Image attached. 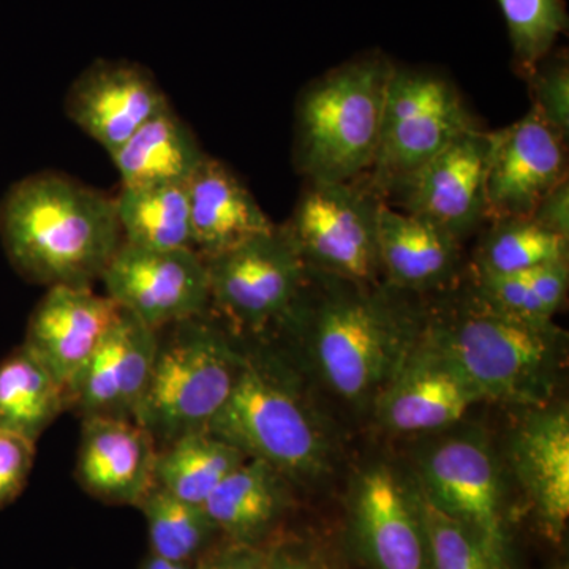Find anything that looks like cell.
<instances>
[{"label": "cell", "mask_w": 569, "mask_h": 569, "mask_svg": "<svg viewBox=\"0 0 569 569\" xmlns=\"http://www.w3.org/2000/svg\"><path fill=\"white\" fill-rule=\"evenodd\" d=\"M0 242L28 282L92 287L123 238L114 198L70 176L43 171L3 194Z\"/></svg>", "instance_id": "6da1fadb"}, {"label": "cell", "mask_w": 569, "mask_h": 569, "mask_svg": "<svg viewBox=\"0 0 569 569\" xmlns=\"http://www.w3.org/2000/svg\"><path fill=\"white\" fill-rule=\"evenodd\" d=\"M323 276V293L310 306L305 295L288 321L305 329L307 353L332 395L350 406L373 407L418 342L425 313L380 284Z\"/></svg>", "instance_id": "7a4b0ae2"}, {"label": "cell", "mask_w": 569, "mask_h": 569, "mask_svg": "<svg viewBox=\"0 0 569 569\" xmlns=\"http://www.w3.org/2000/svg\"><path fill=\"white\" fill-rule=\"evenodd\" d=\"M422 329L485 400L523 408L552 402L563 372L567 335L542 318L512 316L473 290L426 317Z\"/></svg>", "instance_id": "3957f363"}, {"label": "cell", "mask_w": 569, "mask_h": 569, "mask_svg": "<svg viewBox=\"0 0 569 569\" xmlns=\"http://www.w3.org/2000/svg\"><path fill=\"white\" fill-rule=\"evenodd\" d=\"M392 67L381 56H366L328 71L301 93L295 162L307 182H350L369 173Z\"/></svg>", "instance_id": "277c9868"}, {"label": "cell", "mask_w": 569, "mask_h": 569, "mask_svg": "<svg viewBox=\"0 0 569 569\" xmlns=\"http://www.w3.org/2000/svg\"><path fill=\"white\" fill-rule=\"evenodd\" d=\"M157 335L151 378L134 421L162 448L209 429L238 383L246 355L206 313Z\"/></svg>", "instance_id": "5b68a950"}, {"label": "cell", "mask_w": 569, "mask_h": 569, "mask_svg": "<svg viewBox=\"0 0 569 569\" xmlns=\"http://www.w3.org/2000/svg\"><path fill=\"white\" fill-rule=\"evenodd\" d=\"M208 430L287 479L316 478L328 468L320 418L291 373L269 359L246 355L238 383Z\"/></svg>", "instance_id": "8992f818"}, {"label": "cell", "mask_w": 569, "mask_h": 569, "mask_svg": "<svg viewBox=\"0 0 569 569\" xmlns=\"http://www.w3.org/2000/svg\"><path fill=\"white\" fill-rule=\"evenodd\" d=\"M447 78L392 67L369 187L381 201L460 134L478 129Z\"/></svg>", "instance_id": "52a82bcc"}, {"label": "cell", "mask_w": 569, "mask_h": 569, "mask_svg": "<svg viewBox=\"0 0 569 569\" xmlns=\"http://www.w3.org/2000/svg\"><path fill=\"white\" fill-rule=\"evenodd\" d=\"M211 307L244 332L287 323L309 287L310 269L283 227L206 258Z\"/></svg>", "instance_id": "ba28073f"}, {"label": "cell", "mask_w": 569, "mask_h": 569, "mask_svg": "<svg viewBox=\"0 0 569 569\" xmlns=\"http://www.w3.org/2000/svg\"><path fill=\"white\" fill-rule=\"evenodd\" d=\"M369 183L307 182L283 224L312 271L359 284H378V209Z\"/></svg>", "instance_id": "9c48e42d"}, {"label": "cell", "mask_w": 569, "mask_h": 569, "mask_svg": "<svg viewBox=\"0 0 569 569\" xmlns=\"http://www.w3.org/2000/svg\"><path fill=\"white\" fill-rule=\"evenodd\" d=\"M418 467V489L509 565L503 478L485 433L471 429L441 437L422 452Z\"/></svg>", "instance_id": "30bf717a"}, {"label": "cell", "mask_w": 569, "mask_h": 569, "mask_svg": "<svg viewBox=\"0 0 569 569\" xmlns=\"http://www.w3.org/2000/svg\"><path fill=\"white\" fill-rule=\"evenodd\" d=\"M119 309L160 331L211 307L206 260L194 249H146L122 242L102 276Z\"/></svg>", "instance_id": "8fae6325"}, {"label": "cell", "mask_w": 569, "mask_h": 569, "mask_svg": "<svg viewBox=\"0 0 569 569\" xmlns=\"http://www.w3.org/2000/svg\"><path fill=\"white\" fill-rule=\"evenodd\" d=\"M479 402L485 399L470 378L422 329L418 342L378 396L373 411L389 432L417 436L458 426Z\"/></svg>", "instance_id": "7c38bea8"}, {"label": "cell", "mask_w": 569, "mask_h": 569, "mask_svg": "<svg viewBox=\"0 0 569 569\" xmlns=\"http://www.w3.org/2000/svg\"><path fill=\"white\" fill-rule=\"evenodd\" d=\"M567 142L531 108L519 121L488 132L486 219L529 217L568 179Z\"/></svg>", "instance_id": "4fadbf2b"}, {"label": "cell", "mask_w": 569, "mask_h": 569, "mask_svg": "<svg viewBox=\"0 0 569 569\" xmlns=\"http://www.w3.org/2000/svg\"><path fill=\"white\" fill-rule=\"evenodd\" d=\"M488 132L460 134L397 186L400 209L466 241L486 219Z\"/></svg>", "instance_id": "5bb4252c"}, {"label": "cell", "mask_w": 569, "mask_h": 569, "mask_svg": "<svg viewBox=\"0 0 569 569\" xmlns=\"http://www.w3.org/2000/svg\"><path fill=\"white\" fill-rule=\"evenodd\" d=\"M350 522L370 569H430L413 482L395 468L373 463L355 478Z\"/></svg>", "instance_id": "9a60e30c"}, {"label": "cell", "mask_w": 569, "mask_h": 569, "mask_svg": "<svg viewBox=\"0 0 569 569\" xmlns=\"http://www.w3.org/2000/svg\"><path fill=\"white\" fill-rule=\"evenodd\" d=\"M171 103L156 77L137 62L99 59L71 82L66 114L110 153Z\"/></svg>", "instance_id": "2e32d148"}, {"label": "cell", "mask_w": 569, "mask_h": 569, "mask_svg": "<svg viewBox=\"0 0 569 569\" xmlns=\"http://www.w3.org/2000/svg\"><path fill=\"white\" fill-rule=\"evenodd\" d=\"M159 335L119 313L96 353L67 388V408L86 418H137L148 389Z\"/></svg>", "instance_id": "e0dca14e"}, {"label": "cell", "mask_w": 569, "mask_h": 569, "mask_svg": "<svg viewBox=\"0 0 569 569\" xmlns=\"http://www.w3.org/2000/svg\"><path fill=\"white\" fill-rule=\"evenodd\" d=\"M509 459L549 541L560 542L569 519V413L565 403L526 408L512 430Z\"/></svg>", "instance_id": "ac0fdd59"}, {"label": "cell", "mask_w": 569, "mask_h": 569, "mask_svg": "<svg viewBox=\"0 0 569 569\" xmlns=\"http://www.w3.org/2000/svg\"><path fill=\"white\" fill-rule=\"evenodd\" d=\"M119 313V306L107 295L93 293L92 287H50L32 310L22 346L67 392Z\"/></svg>", "instance_id": "d6986e66"}, {"label": "cell", "mask_w": 569, "mask_h": 569, "mask_svg": "<svg viewBox=\"0 0 569 569\" xmlns=\"http://www.w3.org/2000/svg\"><path fill=\"white\" fill-rule=\"evenodd\" d=\"M157 452L151 433L132 419H82L78 482L103 503L138 507L153 486Z\"/></svg>", "instance_id": "ffe728a7"}, {"label": "cell", "mask_w": 569, "mask_h": 569, "mask_svg": "<svg viewBox=\"0 0 569 569\" xmlns=\"http://www.w3.org/2000/svg\"><path fill=\"white\" fill-rule=\"evenodd\" d=\"M462 241L421 217L381 203L378 252L381 276L396 291L429 293L458 279Z\"/></svg>", "instance_id": "44dd1931"}, {"label": "cell", "mask_w": 569, "mask_h": 569, "mask_svg": "<svg viewBox=\"0 0 569 569\" xmlns=\"http://www.w3.org/2000/svg\"><path fill=\"white\" fill-rule=\"evenodd\" d=\"M187 194L192 246L204 260L276 228L241 179L211 156L187 183Z\"/></svg>", "instance_id": "7402d4cb"}, {"label": "cell", "mask_w": 569, "mask_h": 569, "mask_svg": "<svg viewBox=\"0 0 569 569\" xmlns=\"http://www.w3.org/2000/svg\"><path fill=\"white\" fill-rule=\"evenodd\" d=\"M287 478L263 460L247 458L204 501L220 537L236 545H266L287 508Z\"/></svg>", "instance_id": "603a6c76"}, {"label": "cell", "mask_w": 569, "mask_h": 569, "mask_svg": "<svg viewBox=\"0 0 569 569\" xmlns=\"http://www.w3.org/2000/svg\"><path fill=\"white\" fill-rule=\"evenodd\" d=\"M122 187L187 186L208 153L192 129L167 108L110 153Z\"/></svg>", "instance_id": "cb8c5ba5"}, {"label": "cell", "mask_w": 569, "mask_h": 569, "mask_svg": "<svg viewBox=\"0 0 569 569\" xmlns=\"http://www.w3.org/2000/svg\"><path fill=\"white\" fill-rule=\"evenodd\" d=\"M66 408V388L28 348L0 361V430L37 443Z\"/></svg>", "instance_id": "d4e9b609"}, {"label": "cell", "mask_w": 569, "mask_h": 569, "mask_svg": "<svg viewBox=\"0 0 569 569\" xmlns=\"http://www.w3.org/2000/svg\"><path fill=\"white\" fill-rule=\"evenodd\" d=\"M246 456L209 430L187 433L159 448L153 482L189 503L201 505Z\"/></svg>", "instance_id": "484cf974"}, {"label": "cell", "mask_w": 569, "mask_h": 569, "mask_svg": "<svg viewBox=\"0 0 569 569\" xmlns=\"http://www.w3.org/2000/svg\"><path fill=\"white\" fill-rule=\"evenodd\" d=\"M114 204L127 244L193 249L187 186L122 187Z\"/></svg>", "instance_id": "4316f807"}, {"label": "cell", "mask_w": 569, "mask_h": 569, "mask_svg": "<svg viewBox=\"0 0 569 569\" xmlns=\"http://www.w3.org/2000/svg\"><path fill=\"white\" fill-rule=\"evenodd\" d=\"M148 522L152 556L193 565L220 537L201 505L189 503L153 482L138 507Z\"/></svg>", "instance_id": "83f0119b"}, {"label": "cell", "mask_w": 569, "mask_h": 569, "mask_svg": "<svg viewBox=\"0 0 569 569\" xmlns=\"http://www.w3.org/2000/svg\"><path fill=\"white\" fill-rule=\"evenodd\" d=\"M492 222L479 244L475 271L522 274L539 266L568 261L569 239L550 233L531 217Z\"/></svg>", "instance_id": "f1b7e54d"}, {"label": "cell", "mask_w": 569, "mask_h": 569, "mask_svg": "<svg viewBox=\"0 0 569 569\" xmlns=\"http://www.w3.org/2000/svg\"><path fill=\"white\" fill-rule=\"evenodd\" d=\"M507 21L516 67L529 78L568 29L565 0H498Z\"/></svg>", "instance_id": "f546056e"}, {"label": "cell", "mask_w": 569, "mask_h": 569, "mask_svg": "<svg viewBox=\"0 0 569 569\" xmlns=\"http://www.w3.org/2000/svg\"><path fill=\"white\" fill-rule=\"evenodd\" d=\"M430 569H509L468 527L437 508L415 485Z\"/></svg>", "instance_id": "4dcf8cb0"}, {"label": "cell", "mask_w": 569, "mask_h": 569, "mask_svg": "<svg viewBox=\"0 0 569 569\" xmlns=\"http://www.w3.org/2000/svg\"><path fill=\"white\" fill-rule=\"evenodd\" d=\"M530 82L533 104L531 110L541 116L550 129L568 141L569 137V69L563 59H545L533 73L527 78Z\"/></svg>", "instance_id": "1f68e13d"}, {"label": "cell", "mask_w": 569, "mask_h": 569, "mask_svg": "<svg viewBox=\"0 0 569 569\" xmlns=\"http://www.w3.org/2000/svg\"><path fill=\"white\" fill-rule=\"evenodd\" d=\"M36 445L28 438L0 430V508L13 503L28 486Z\"/></svg>", "instance_id": "d6a6232c"}, {"label": "cell", "mask_w": 569, "mask_h": 569, "mask_svg": "<svg viewBox=\"0 0 569 569\" xmlns=\"http://www.w3.org/2000/svg\"><path fill=\"white\" fill-rule=\"evenodd\" d=\"M274 542L236 545L224 541V545L213 546L200 560L194 561L192 569H268Z\"/></svg>", "instance_id": "836d02e7"}, {"label": "cell", "mask_w": 569, "mask_h": 569, "mask_svg": "<svg viewBox=\"0 0 569 569\" xmlns=\"http://www.w3.org/2000/svg\"><path fill=\"white\" fill-rule=\"evenodd\" d=\"M550 317L563 306L569 284L568 261L539 266L522 272Z\"/></svg>", "instance_id": "e575fe53"}, {"label": "cell", "mask_w": 569, "mask_h": 569, "mask_svg": "<svg viewBox=\"0 0 569 569\" xmlns=\"http://www.w3.org/2000/svg\"><path fill=\"white\" fill-rule=\"evenodd\" d=\"M531 219L550 233L569 239V183L568 179L557 183L530 213Z\"/></svg>", "instance_id": "d590c367"}, {"label": "cell", "mask_w": 569, "mask_h": 569, "mask_svg": "<svg viewBox=\"0 0 569 569\" xmlns=\"http://www.w3.org/2000/svg\"><path fill=\"white\" fill-rule=\"evenodd\" d=\"M268 569H331L317 550L296 542L276 541Z\"/></svg>", "instance_id": "8d00e7d4"}, {"label": "cell", "mask_w": 569, "mask_h": 569, "mask_svg": "<svg viewBox=\"0 0 569 569\" xmlns=\"http://www.w3.org/2000/svg\"><path fill=\"white\" fill-rule=\"evenodd\" d=\"M192 567L193 565L173 563V561L159 559L152 553H149L148 559L141 565V569H192Z\"/></svg>", "instance_id": "74e56055"}]
</instances>
